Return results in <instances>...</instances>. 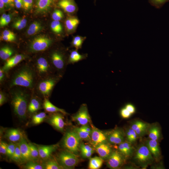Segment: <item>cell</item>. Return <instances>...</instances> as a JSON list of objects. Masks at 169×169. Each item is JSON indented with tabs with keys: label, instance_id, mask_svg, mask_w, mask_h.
Here are the masks:
<instances>
[{
	"label": "cell",
	"instance_id": "obj_59",
	"mask_svg": "<svg viewBox=\"0 0 169 169\" xmlns=\"http://www.w3.org/2000/svg\"><path fill=\"white\" fill-rule=\"evenodd\" d=\"M7 14L4 13L2 14V15L1 16L0 18V22H2L3 20H4L7 16Z\"/></svg>",
	"mask_w": 169,
	"mask_h": 169
},
{
	"label": "cell",
	"instance_id": "obj_19",
	"mask_svg": "<svg viewBox=\"0 0 169 169\" xmlns=\"http://www.w3.org/2000/svg\"><path fill=\"white\" fill-rule=\"evenodd\" d=\"M95 150L100 157L103 159L107 158L112 152L110 147L105 142L95 146Z\"/></svg>",
	"mask_w": 169,
	"mask_h": 169
},
{
	"label": "cell",
	"instance_id": "obj_32",
	"mask_svg": "<svg viewBox=\"0 0 169 169\" xmlns=\"http://www.w3.org/2000/svg\"><path fill=\"white\" fill-rule=\"evenodd\" d=\"M41 104L39 100L35 98H33L30 101L28 107L30 112H35L41 108Z\"/></svg>",
	"mask_w": 169,
	"mask_h": 169
},
{
	"label": "cell",
	"instance_id": "obj_48",
	"mask_svg": "<svg viewBox=\"0 0 169 169\" xmlns=\"http://www.w3.org/2000/svg\"><path fill=\"white\" fill-rule=\"evenodd\" d=\"M11 16L10 14H7L5 18L2 22H0L1 27H3L7 25L11 21Z\"/></svg>",
	"mask_w": 169,
	"mask_h": 169
},
{
	"label": "cell",
	"instance_id": "obj_23",
	"mask_svg": "<svg viewBox=\"0 0 169 169\" xmlns=\"http://www.w3.org/2000/svg\"><path fill=\"white\" fill-rule=\"evenodd\" d=\"M148 136L150 139L158 141L161 138V132L160 127L155 124L150 126L148 130Z\"/></svg>",
	"mask_w": 169,
	"mask_h": 169
},
{
	"label": "cell",
	"instance_id": "obj_26",
	"mask_svg": "<svg viewBox=\"0 0 169 169\" xmlns=\"http://www.w3.org/2000/svg\"><path fill=\"white\" fill-rule=\"evenodd\" d=\"M49 67L47 61L44 58L40 57L37 59L36 68L40 73L43 74L46 73L48 71Z\"/></svg>",
	"mask_w": 169,
	"mask_h": 169
},
{
	"label": "cell",
	"instance_id": "obj_53",
	"mask_svg": "<svg viewBox=\"0 0 169 169\" xmlns=\"http://www.w3.org/2000/svg\"><path fill=\"white\" fill-rule=\"evenodd\" d=\"M82 156L86 158H90L94 151H81Z\"/></svg>",
	"mask_w": 169,
	"mask_h": 169
},
{
	"label": "cell",
	"instance_id": "obj_33",
	"mask_svg": "<svg viewBox=\"0 0 169 169\" xmlns=\"http://www.w3.org/2000/svg\"><path fill=\"white\" fill-rule=\"evenodd\" d=\"M79 23V20L75 18H69L65 22V26L68 31H71L74 29Z\"/></svg>",
	"mask_w": 169,
	"mask_h": 169
},
{
	"label": "cell",
	"instance_id": "obj_24",
	"mask_svg": "<svg viewBox=\"0 0 169 169\" xmlns=\"http://www.w3.org/2000/svg\"><path fill=\"white\" fill-rule=\"evenodd\" d=\"M53 0H37L36 4V11L38 13H44L50 8Z\"/></svg>",
	"mask_w": 169,
	"mask_h": 169
},
{
	"label": "cell",
	"instance_id": "obj_43",
	"mask_svg": "<svg viewBox=\"0 0 169 169\" xmlns=\"http://www.w3.org/2000/svg\"><path fill=\"white\" fill-rule=\"evenodd\" d=\"M16 146V144L12 142L8 144L6 155L9 158H11L13 156L15 151Z\"/></svg>",
	"mask_w": 169,
	"mask_h": 169
},
{
	"label": "cell",
	"instance_id": "obj_41",
	"mask_svg": "<svg viewBox=\"0 0 169 169\" xmlns=\"http://www.w3.org/2000/svg\"><path fill=\"white\" fill-rule=\"evenodd\" d=\"M150 3L157 8H161L166 3L169 2V0H148Z\"/></svg>",
	"mask_w": 169,
	"mask_h": 169
},
{
	"label": "cell",
	"instance_id": "obj_55",
	"mask_svg": "<svg viewBox=\"0 0 169 169\" xmlns=\"http://www.w3.org/2000/svg\"><path fill=\"white\" fill-rule=\"evenodd\" d=\"M14 4L16 8H20L23 7V0H14Z\"/></svg>",
	"mask_w": 169,
	"mask_h": 169
},
{
	"label": "cell",
	"instance_id": "obj_14",
	"mask_svg": "<svg viewBox=\"0 0 169 169\" xmlns=\"http://www.w3.org/2000/svg\"><path fill=\"white\" fill-rule=\"evenodd\" d=\"M17 143L19 146L23 163L32 160L30 155L29 144L26 138L23 137Z\"/></svg>",
	"mask_w": 169,
	"mask_h": 169
},
{
	"label": "cell",
	"instance_id": "obj_39",
	"mask_svg": "<svg viewBox=\"0 0 169 169\" xmlns=\"http://www.w3.org/2000/svg\"><path fill=\"white\" fill-rule=\"evenodd\" d=\"M24 168L26 169H44L43 165H41L36 161H30L26 162L24 166Z\"/></svg>",
	"mask_w": 169,
	"mask_h": 169
},
{
	"label": "cell",
	"instance_id": "obj_46",
	"mask_svg": "<svg viewBox=\"0 0 169 169\" xmlns=\"http://www.w3.org/2000/svg\"><path fill=\"white\" fill-rule=\"evenodd\" d=\"M8 145V144L4 142L1 141L0 143V153L1 154L6 155Z\"/></svg>",
	"mask_w": 169,
	"mask_h": 169
},
{
	"label": "cell",
	"instance_id": "obj_12",
	"mask_svg": "<svg viewBox=\"0 0 169 169\" xmlns=\"http://www.w3.org/2000/svg\"><path fill=\"white\" fill-rule=\"evenodd\" d=\"M5 137L11 142H19L23 137V132L18 129L12 128L7 130L6 132Z\"/></svg>",
	"mask_w": 169,
	"mask_h": 169
},
{
	"label": "cell",
	"instance_id": "obj_28",
	"mask_svg": "<svg viewBox=\"0 0 169 169\" xmlns=\"http://www.w3.org/2000/svg\"><path fill=\"white\" fill-rule=\"evenodd\" d=\"M85 56L80 54L77 50L71 52L69 55L68 62L70 64H74L84 59Z\"/></svg>",
	"mask_w": 169,
	"mask_h": 169
},
{
	"label": "cell",
	"instance_id": "obj_16",
	"mask_svg": "<svg viewBox=\"0 0 169 169\" xmlns=\"http://www.w3.org/2000/svg\"><path fill=\"white\" fill-rule=\"evenodd\" d=\"M107 139L111 144H119L124 141V134L121 130L116 129L110 133Z\"/></svg>",
	"mask_w": 169,
	"mask_h": 169
},
{
	"label": "cell",
	"instance_id": "obj_54",
	"mask_svg": "<svg viewBox=\"0 0 169 169\" xmlns=\"http://www.w3.org/2000/svg\"><path fill=\"white\" fill-rule=\"evenodd\" d=\"M2 34L3 35L8 36L15 38L14 33L9 30H4Z\"/></svg>",
	"mask_w": 169,
	"mask_h": 169
},
{
	"label": "cell",
	"instance_id": "obj_15",
	"mask_svg": "<svg viewBox=\"0 0 169 169\" xmlns=\"http://www.w3.org/2000/svg\"><path fill=\"white\" fill-rule=\"evenodd\" d=\"M39 153L40 158L43 160L49 159L51 154L57 148L58 145L57 144L37 146Z\"/></svg>",
	"mask_w": 169,
	"mask_h": 169
},
{
	"label": "cell",
	"instance_id": "obj_27",
	"mask_svg": "<svg viewBox=\"0 0 169 169\" xmlns=\"http://www.w3.org/2000/svg\"><path fill=\"white\" fill-rule=\"evenodd\" d=\"M103 160L100 157L95 156L90 159L89 168L90 169H98L102 166Z\"/></svg>",
	"mask_w": 169,
	"mask_h": 169
},
{
	"label": "cell",
	"instance_id": "obj_40",
	"mask_svg": "<svg viewBox=\"0 0 169 169\" xmlns=\"http://www.w3.org/2000/svg\"><path fill=\"white\" fill-rule=\"evenodd\" d=\"M50 26L52 30L56 33H59L62 31V27L59 21L54 20Z\"/></svg>",
	"mask_w": 169,
	"mask_h": 169
},
{
	"label": "cell",
	"instance_id": "obj_25",
	"mask_svg": "<svg viewBox=\"0 0 169 169\" xmlns=\"http://www.w3.org/2000/svg\"><path fill=\"white\" fill-rule=\"evenodd\" d=\"M43 107L45 111L48 112H60L64 115L67 114L64 109L56 107L46 99L44 100V102Z\"/></svg>",
	"mask_w": 169,
	"mask_h": 169
},
{
	"label": "cell",
	"instance_id": "obj_13",
	"mask_svg": "<svg viewBox=\"0 0 169 169\" xmlns=\"http://www.w3.org/2000/svg\"><path fill=\"white\" fill-rule=\"evenodd\" d=\"M149 126L146 123L136 120L131 123L130 127L135 131L138 136L141 137L146 133Z\"/></svg>",
	"mask_w": 169,
	"mask_h": 169
},
{
	"label": "cell",
	"instance_id": "obj_58",
	"mask_svg": "<svg viewBox=\"0 0 169 169\" xmlns=\"http://www.w3.org/2000/svg\"><path fill=\"white\" fill-rule=\"evenodd\" d=\"M4 71L3 70L2 68L0 69V81L2 82L4 77Z\"/></svg>",
	"mask_w": 169,
	"mask_h": 169
},
{
	"label": "cell",
	"instance_id": "obj_38",
	"mask_svg": "<svg viewBox=\"0 0 169 169\" xmlns=\"http://www.w3.org/2000/svg\"><path fill=\"white\" fill-rule=\"evenodd\" d=\"M74 130L78 134L81 139L90 140L91 133L86 131L81 127L76 128Z\"/></svg>",
	"mask_w": 169,
	"mask_h": 169
},
{
	"label": "cell",
	"instance_id": "obj_5",
	"mask_svg": "<svg viewBox=\"0 0 169 169\" xmlns=\"http://www.w3.org/2000/svg\"><path fill=\"white\" fill-rule=\"evenodd\" d=\"M135 160L139 164L145 166L150 164L153 161L152 154L146 145H142L137 149Z\"/></svg>",
	"mask_w": 169,
	"mask_h": 169
},
{
	"label": "cell",
	"instance_id": "obj_31",
	"mask_svg": "<svg viewBox=\"0 0 169 169\" xmlns=\"http://www.w3.org/2000/svg\"><path fill=\"white\" fill-rule=\"evenodd\" d=\"M13 49L8 46L2 47L0 49V57L3 60H7L13 54Z\"/></svg>",
	"mask_w": 169,
	"mask_h": 169
},
{
	"label": "cell",
	"instance_id": "obj_35",
	"mask_svg": "<svg viewBox=\"0 0 169 169\" xmlns=\"http://www.w3.org/2000/svg\"><path fill=\"white\" fill-rule=\"evenodd\" d=\"M47 117L44 112H41L34 115L32 117V123L34 125H38L42 122Z\"/></svg>",
	"mask_w": 169,
	"mask_h": 169
},
{
	"label": "cell",
	"instance_id": "obj_30",
	"mask_svg": "<svg viewBox=\"0 0 169 169\" xmlns=\"http://www.w3.org/2000/svg\"><path fill=\"white\" fill-rule=\"evenodd\" d=\"M42 165L44 169H61L63 168L59 164L58 162L54 159H49V158Z\"/></svg>",
	"mask_w": 169,
	"mask_h": 169
},
{
	"label": "cell",
	"instance_id": "obj_17",
	"mask_svg": "<svg viewBox=\"0 0 169 169\" xmlns=\"http://www.w3.org/2000/svg\"><path fill=\"white\" fill-rule=\"evenodd\" d=\"M90 140L92 143L95 146L105 142L107 138L102 131L93 128L91 133Z\"/></svg>",
	"mask_w": 169,
	"mask_h": 169
},
{
	"label": "cell",
	"instance_id": "obj_20",
	"mask_svg": "<svg viewBox=\"0 0 169 169\" xmlns=\"http://www.w3.org/2000/svg\"><path fill=\"white\" fill-rule=\"evenodd\" d=\"M146 145L156 159L158 160L160 159L161 152L157 141L150 139L146 141Z\"/></svg>",
	"mask_w": 169,
	"mask_h": 169
},
{
	"label": "cell",
	"instance_id": "obj_56",
	"mask_svg": "<svg viewBox=\"0 0 169 169\" xmlns=\"http://www.w3.org/2000/svg\"><path fill=\"white\" fill-rule=\"evenodd\" d=\"M5 6L13 7L14 5V0H3Z\"/></svg>",
	"mask_w": 169,
	"mask_h": 169
},
{
	"label": "cell",
	"instance_id": "obj_18",
	"mask_svg": "<svg viewBox=\"0 0 169 169\" xmlns=\"http://www.w3.org/2000/svg\"><path fill=\"white\" fill-rule=\"evenodd\" d=\"M25 58V56L23 54L15 55L7 60L2 69L4 71H8L20 62Z\"/></svg>",
	"mask_w": 169,
	"mask_h": 169
},
{
	"label": "cell",
	"instance_id": "obj_2",
	"mask_svg": "<svg viewBox=\"0 0 169 169\" xmlns=\"http://www.w3.org/2000/svg\"><path fill=\"white\" fill-rule=\"evenodd\" d=\"M11 103L14 114L20 119H25L28 107L26 95L20 90L14 91L12 94Z\"/></svg>",
	"mask_w": 169,
	"mask_h": 169
},
{
	"label": "cell",
	"instance_id": "obj_7",
	"mask_svg": "<svg viewBox=\"0 0 169 169\" xmlns=\"http://www.w3.org/2000/svg\"><path fill=\"white\" fill-rule=\"evenodd\" d=\"M72 118L79 125H87L90 121V118L86 105H82L77 113L72 117Z\"/></svg>",
	"mask_w": 169,
	"mask_h": 169
},
{
	"label": "cell",
	"instance_id": "obj_47",
	"mask_svg": "<svg viewBox=\"0 0 169 169\" xmlns=\"http://www.w3.org/2000/svg\"><path fill=\"white\" fill-rule=\"evenodd\" d=\"M120 114L121 116L124 118H129L131 114L125 107L122 108L121 109Z\"/></svg>",
	"mask_w": 169,
	"mask_h": 169
},
{
	"label": "cell",
	"instance_id": "obj_34",
	"mask_svg": "<svg viewBox=\"0 0 169 169\" xmlns=\"http://www.w3.org/2000/svg\"><path fill=\"white\" fill-rule=\"evenodd\" d=\"M28 144L31 160L36 161L40 158L38 147L32 143H28Z\"/></svg>",
	"mask_w": 169,
	"mask_h": 169
},
{
	"label": "cell",
	"instance_id": "obj_51",
	"mask_svg": "<svg viewBox=\"0 0 169 169\" xmlns=\"http://www.w3.org/2000/svg\"><path fill=\"white\" fill-rule=\"evenodd\" d=\"M1 39L5 41L11 42L14 41L15 38L11 36L2 35L1 36Z\"/></svg>",
	"mask_w": 169,
	"mask_h": 169
},
{
	"label": "cell",
	"instance_id": "obj_42",
	"mask_svg": "<svg viewBox=\"0 0 169 169\" xmlns=\"http://www.w3.org/2000/svg\"><path fill=\"white\" fill-rule=\"evenodd\" d=\"M83 41V39L81 37L76 36L73 38L72 44L76 49H78L81 47Z\"/></svg>",
	"mask_w": 169,
	"mask_h": 169
},
{
	"label": "cell",
	"instance_id": "obj_8",
	"mask_svg": "<svg viewBox=\"0 0 169 169\" xmlns=\"http://www.w3.org/2000/svg\"><path fill=\"white\" fill-rule=\"evenodd\" d=\"M57 78H49L41 81L38 84V89L39 92L44 96H48L56 84Z\"/></svg>",
	"mask_w": 169,
	"mask_h": 169
},
{
	"label": "cell",
	"instance_id": "obj_49",
	"mask_svg": "<svg viewBox=\"0 0 169 169\" xmlns=\"http://www.w3.org/2000/svg\"><path fill=\"white\" fill-rule=\"evenodd\" d=\"M79 148L81 151H94L93 148L88 145L82 144L80 145Z\"/></svg>",
	"mask_w": 169,
	"mask_h": 169
},
{
	"label": "cell",
	"instance_id": "obj_36",
	"mask_svg": "<svg viewBox=\"0 0 169 169\" xmlns=\"http://www.w3.org/2000/svg\"><path fill=\"white\" fill-rule=\"evenodd\" d=\"M11 159L18 163H23L20 149L17 143L16 144L15 151Z\"/></svg>",
	"mask_w": 169,
	"mask_h": 169
},
{
	"label": "cell",
	"instance_id": "obj_37",
	"mask_svg": "<svg viewBox=\"0 0 169 169\" xmlns=\"http://www.w3.org/2000/svg\"><path fill=\"white\" fill-rule=\"evenodd\" d=\"M27 23V20L24 17L17 19L13 24V26L16 29L21 30L25 27Z\"/></svg>",
	"mask_w": 169,
	"mask_h": 169
},
{
	"label": "cell",
	"instance_id": "obj_52",
	"mask_svg": "<svg viewBox=\"0 0 169 169\" xmlns=\"http://www.w3.org/2000/svg\"><path fill=\"white\" fill-rule=\"evenodd\" d=\"M7 100L6 97L4 93L2 91L0 92V105L2 106L6 101Z\"/></svg>",
	"mask_w": 169,
	"mask_h": 169
},
{
	"label": "cell",
	"instance_id": "obj_4",
	"mask_svg": "<svg viewBox=\"0 0 169 169\" xmlns=\"http://www.w3.org/2000/svg\"><path fill=\"white\" fill-rule=\"evenodd\" d=\"M58 162L64 169L74 168L79 161V159L75 154L68 151H63L58 156Z\"/></svg>",
	"mask_w": 169,
	"mask_h": 169
},
{
	"label": "cell",
	"instance_id": "obj_6",
	"mask_svg": "<svg viewBox=\"0 0 169 169\" xmlns=\"http://www.w3.org/2000/svg\"><path fill=\"white\" fill-rule=\"evenodd\" d=\"M52 40L49 38L44 36L35 38L32 41L29 46L30 50L33 52L44 51L51 45Z\"/></svg>",
	"mask_w": 169,
	"mask_h": 169
},
{
	"label": "cell",
	"instance_id": "obj_3",
	"mask_svg": "<svg viewBox=\"0 0 169 169\" xmlns=\"http://www.w3.org/2000/svg\"><path fill=\"white\" fill-rule=\"evenodd\" d=\"M81 139L74 130L67 132L63 141V146L67 151L76 154L80 146Z\"/></svg>",
	"mask_w": 169,
	"mask_h": 169
},
{
	"label": "cell",
	"instance_id": "obj_44",
	"mask_svg": "<svg viewBox=\"0 0 169 169\" xmlns=\"http://www.w3.org/2000/svg\"><path fill=\"white\" fill-rule=\"evenodd\" d=\"M63 12L59 9L55 10L52 14V18L54 21H59L63 18Z\"/></svg>",
	"mask_w": 169,
	"mask_h": 169
},
{
	"label": "cell",
	"instance_id": "obj_45",
	"mask_svg": "<svg viewBox=\"0 0 169 169\" xmlns=\"http://www.w3.org/2000/svg\"><path fill=\"white\" fill-rule=\"evenodd\" d=\"M23 7L24 9L28 10L31 8L33 5V0H23Z\"/></svg>",
	"mask_w": 169,
	"mask_h": 169
},
{
	"label": "cell",
	"instance_id": "obj_29",
	"mask_svg": "<svg viewBox=\"0 0 169 169\" xmlns=\"http://www.w3.org/2000/svg\"><path fill=\"white\" fill-rule=\"evenodd\" d=\"M42 29V27L39 22L34 21L29 26L27 30V33L28 35H33L40 31Z\"/></svg>",
	"mask_w": 169,
	"mask_h": 169
},
{
	"label": "cell",
	"instance_id": "obj_57",
	"mask_svg": "<svg viewBox=\"0 0 169 169\" xmlns=\"http://www.w3.org/2000/svg\"><path fill=\"white\" fill-rule=\"evenodd\" d=\"M81 127L86 131L91 133L92 129L87 125H82Z\"/></svg>",
	"mask_w": 169,
	"mask_h": 169
},
{
	"label": "cell",
	"instance_id": "obj_10",
	"mask_svg": "<svg viewBox=\"0 0 169 169\" xmlns=\"http://www.w3.org/2000/svg\"><path fill=\"white\" fill-rule=\"evenodd\" d=\"M122 155L117 151L112 152L107 158V165L111 169H117L119 167L123 162Z\"/></svg>",
	"mask_w": 169,
	"mask_h": 169
},
{
	"label": "cell",
	"instance_id": "obj_9",
	"mask_svg": "<svg viewBox=\"0 0 169 169\" xmlns=\"http://www.w3.org/2000/svg\"><path fill=\"white\" fill-rule=\"evenodd\" d=\"M51 59L53 65L57 70L61 72L64 70L66 63L62 53L58 51L54 52L51 55Z\"/></svg>",
	"mask_w": 169,
	"mask_h": 169
},
{
	"label": "cell",
	"instance_id": "obj_50",
	"mask_svg": "<svg viewBox=\"0 0 169 169\" xmlns=\"http://www.w3.org/2000/svg\"><path fill=\"white\" fill-rule=\"evenodd\" d=\"M125 107L131 114H133L136 112V108L135 106L131 104H127Z\"/></svg>",
	"mask_w": 169,
	"mask_h": 169
},
{
	"label": "cell",
	"instance_id": "obj_11",
	"mask_svg": "<svg viewBox=\"0 0 169 169\" xmlns=\"http://www.w3.org/2000/svg\"><path fill=\"white\" fill-rule=\"evenodd\" d=\"M48 121L51 125L61 131L63 130L66 125L63 115L58 112L54 113L52 115Z\"/></svg>",
	"mask_w": 169,
	"mask_h": 169
},
{
	"label": "cell",
	"instance_id": "obj_60",
	"mask_svg": "<svg viewBox=\"0 0 169 169\" xmlns=\"http://www.w3.org/2000/svg\"><path fill=\"white\" fill-rule=\"evenodd\" d=\"M5 4L3 0H0V8L1 10L3 9Z\"/></svg>",
	"mask_w": 169,
	"mask_h": 169
},
{
	"label": "cell",
	"instance_id": "obj_1",
	"mask_svg": "<svg viewBox=\"0 0 169 169\" xmlns=\"http://www.w3.org/2000/svg\"><path fill=\"white\" fill-rule=\"evenodd\" d=\"M34 79V74L32 70L28 67L24 66L14 74L10 82V86L18 85L32 88Z\"/></svg>",
	"mask_w": 169,
	"mask_h": 169
},
{
	"label": "cell",
	"instance_id": "obj_21",
	"mask_svg": "<svg viewBox=\"0 0 169 169\" xmlns=\"http://www.w3.org/2000/svg\"><path fill=\"white\" fill-rule=\"evenodd\" d=\"M58 6L64 11L72 13L75 11L76 6L73 0H60L58 3Z\"/></svg>",
	"mask_w": 169,
	"mask_h": 169
},
{
	"label": "cell",
	"instance_id": "obj_22",
	"mask_svg": "<svg viewBox=\"0 0 169 169\" xmlns=\"http://www.w3.org/2000/svg\"><path fill=\"white\" fill-rule=\"evenodd\" d=\"M119 152L126 157L131 156L133 151V148L131 143L128 141H124L120 144L118 146Z\"/></svg>",
	"mask_w": 169,
	"mask_h": 169
}]
</instances>
